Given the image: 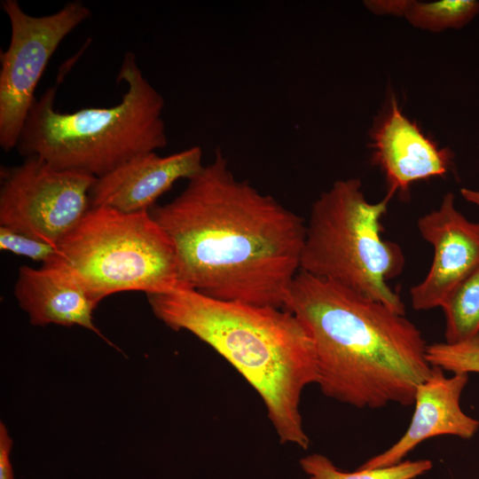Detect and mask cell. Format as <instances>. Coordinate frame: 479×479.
Listing matches in <instances>:
<instances>
[{"label": "cell", "instance_id": "6da1fadb", "mask_svg": "<svg viewBox=\"0 0 479 479\" xmlns=\"http://www.w3.org/2000/svg\"><path fill=\"white\" fill-rule=\"evenodd\" d=\"M151 215L173 244L181 284L207 296L284 309L301 269L306 223L237 178L220 150Z\"/></svg>", "mask_w": 479, "mask_h": 479}, {"label": "cell", "instance_id": "7a4b0ae2", "mask_svg": "<svg viewBox=\"0 0 479 479\" xmlns=\"http://www.w3.org/2000/svg\"><path fill=\"white\" fill-rule=\"evenodd\" d=\"M284 309L313 342L317 384L326 397L357 408L414 403L432 366L421 332L404 314L301 270Z\"/></svg>", "mask_w": 479, "mask_h": 479}, {"label": "cell", "instance_id": "3957f363", "mask_svg": "<svg viewBox=\"0 0 479 479\" xmlns=\"http://www.w3.org/2000/svg\"><path fill=\"white\" fill-rule=\"evenodd\" d=\"M153 314L213 348L256 390L282 444L307 449L300 412L303 389L317 383L313 342L285 309L215 299L183 287L146 294Z\"/></svg>", "mask_w": 479, "mask_h": 479}, {"label": "cell", "instance_id": "277c9868", "mask_svg": "<svg viewBox=\"0 0 479 479\" xmlns=\"http://www.w3.org/2000/svg\"><path fill=\"white\" fill-rule=\"evenodd\" d=\"M128 89L111 107L59 113L56 87L33 103L16 148L53 168L101 177L131 158L168 145L164 99L144 76L133 52L125 54L117 75Z\"/></svg>", "mask_w": 479, "mask_h": 479}, {"label": "cell", "instance_id": "5b68a950", "mask_svg": "<svg viewBox=\"0 0 479 479\" xmlns=\"http://www.w3.org/2000/svg\"><path fill=\"white\" fill-rule=\"evenodd\" d=\"M390 199L370 202L359 179L335 181L311 206L300 270L404 315V302L388 283L404 266L400 247L382 236Z\"/></svg>", "mask_w": 479, "mask_h": 479}, {"label": "cell", "instance_id": "8992f818", "mask_svg": "<svg viewBox=\"0 0 479 479\" xmlns=\"http://www.w3.org/2000/svg\"><path fill=\"white\" fill-rule=\"evenodd\" d=\"M55 261L98 303L123 291L148 294L185 287L173 244L150 211L91 207L59 244Z\"/></svg>", "mask_w": 479, "mask_h": 479}, {"label": "cell", "instance_id": "52a82bcc", "mask_svg": "<svg viewBox=\"0 0 479 479\" xmlns=\"http://www.w3.org/2000/svg\"><path fill=\"white\" fill-rule=\"evenodd\" d=\"M2 7L11 25L9 46L0 53V145L8 152L17 146L51 57L90 11L81 1L41 17L25 12L17 0H4Z\"/></svg>", "mask_w": 479, "mask_h": 479}, {"label": "cell", "instance_id": "ba28073f", "mask_svg": "<svg viewBox=\"0 0 479 479\" xmlns=\"http://www.w3.org/2000/svg\"><path fill=\"white\" fill-rule=\"evenodd\" d=\"M97 178L53 168L38 156L1 169L0 226L58 247L91 208Z\"/></svg>", "mask_w": 479, "mask_h": 479}, {"label": "cell", "instance_id": "9c48e42d", "mask_svg": "<svg viewBox=\"0 0 479 479\" xmlns=\"http://www.w3.org/2000/svg\"><path fill=\"white\" fill-rule=\"evenodd\" d=\"M417 227L434 247V257L425 279L410 289V298L414 310H428L442 307L479 266V222L467 219L447 192L436 209L418 219Z\"/></svg>", "mask_w": 479, "mask_h": 479}, {"label": "cell", "instance_id": "30bf717a", "mask_svg": "<svg viewBox=\"0 0 479 479\" xmlns=\"http://www.w3.org/2000/svg\"><path fill=\"white\" fill-rule=\"evenodd\" d=\"M372 160L385 177L387 195L406 196L412 184L445 176L453 153L440 147L411 121L391 96L371 134Z\"/></svg>", "mask_w": 479, "mask_h": 479}, {"label": "cell", "instance_id": "8fae6325", "mask_svg": "<svg viewBox=\"0 0 479 479\" xmlns=\"http://www.w3.org/2000/svg\"><path fill=\"white\" fill-rule=\"evenodd\" d=\"M199 145L159 156L137 155L97 178L90 191L91 207L123 213L150 211L155 201L179 179H192L204 168Z\"/></svg>", "mask_w": 479, "mask_h": 479}, {"label": "cell", "instance_id": "7c38bea8", "mask_svg": "<svg viewBox=\"0 0 479 479\" xmlns=\"http://www.w3.org/2000/svg\"><path fill=\"white\" fill-rule=\"evenodd\" d=\"M444 371L441 367L432 366L428 377L418 386L412 420L398 441L357 468L373 469L396 465L421 442L437 436L470 439L476 434L479 421L467 415L460 407V397L468 381V373H457L446 377Z\"/></svg>", "mask_w": 479, "mask_h": 479}, {"label": "cell", "instance_id": "4fadbf2b", "mask_svg": "<svg viewBox=\"0 0 479 479\" xmlns=\"http://www.w3.org/2000/svg\"><path fill=\"white\" fill-rule=\"evenodd\" d=\"M14 294L33 326H79L112 344L93 323L98 302L55 259L37 269L21 266Z\"/></svg>", "mask_w": 479, "mask_h": 479}, {"label": "cell", "instance_id": "5bb4252c", "mask_svg": "<svg viewBox=\"0 0 479 479\" xmlns=\"http://www.w3.org/2000/svg\"><path fill=\"white\" fill-rule=\"evenodd\" d=\"M441 308L445 342H462L479 335V266L455 287Z\"/></svg>", "mask_w": 479, "mask_h": 479}, {"label": "cell", "instance_id": "9a60e30c", "mask_svg": "<svg viewBox=\"0 0 479 479\" xmlns=\"http://www.w3.org/2000/svg\"><path fill=\"white\" fill-rule=\"evenodd\" d=\"M300 465L309 479H413L433 467L429 459L403 460L385 467L357 468L354 472H344L319 453L303 457L300 459Z\"/></svg>", "mask_w": 479, "mask_h": 479}, {"label": "cell", "instance_id": "2e32d148", "mask_svg": "<svg viewBox=\"0 0 479 479\" xmlns=\"http://www.w3.org/2000/svg\"><path fill=\"white\" fill-rule=\"evenodd\" d=\"M478 13L479 1L476 0H411L404 18L417 28L442 32L463 27Z\"/></svg>", "mask_w": 479, "mask_h": 479}, {"label": "cell", "instance_id": "e0dca14e", "mask_svg": "<svg viewBox=\"0 0 479 479\" xmlns=\"http://www.w3.org/2000/svg\"><path fill=\"white\" fill-rule=\"evenodd\" d=\"M431 366L457 373H479V335L458 343L437 342L427 346Z\"/></svg>", "mask_w": 479, "mask_h": 479}, {"label": "cell", "instance_id": "ac0fdd59", "mask_svg": "<svg viewBox=\"0 0 479 479\" xmlns=\"http://www.w3.org/2000/svg\"><path fill=\"white\" fill-rule=\"evenodd\" d=\"M0 248L46 264L58 256V247L31 236L0 226Z\"/></svg>", "mask_w": 479, "mask_h": 479}, {"label": "cell", "instance_id": "d6986e66", "mask_svg": "<svg viewBox=\"0 0 479 479\" xmlns=\"http://www.w3.org/2000/svg\"><path fill=\"white\" fill-rule=\"evenodd\" d=\"M12 439L5 425L0 423V479H14L11 462Z\"/></svg>", "mask_w": 479, "mask_h": 479}, {"label": "cell", "instance_id": "ffe728a7", "mask_svg": "<svg viewBox=\"0 0 479 479\" xmlns=\"http://www.w3.org/2000/svg\"><path fill=\"white\" fill-rule=\"evenodd\" d=\"M411 0H369L366 8L375 14H389L404 17Z\"/></svg>", "mask_w": 479, "mask_h": 479}, {"label": "cell", "instance_id": "44dd1931", "mask_svg": "<svg viewBox=\"0 0 479 479\" xmlns=\"http://www.w3.org/2000/svg\"><path fill=\"white\" fill-rule=\"evenodd\" d=\"M460 194L467 201L479 208V190L461 188Z\"/></svg>", "mask_w": 479, "mask_h": 479}]
</instances>
